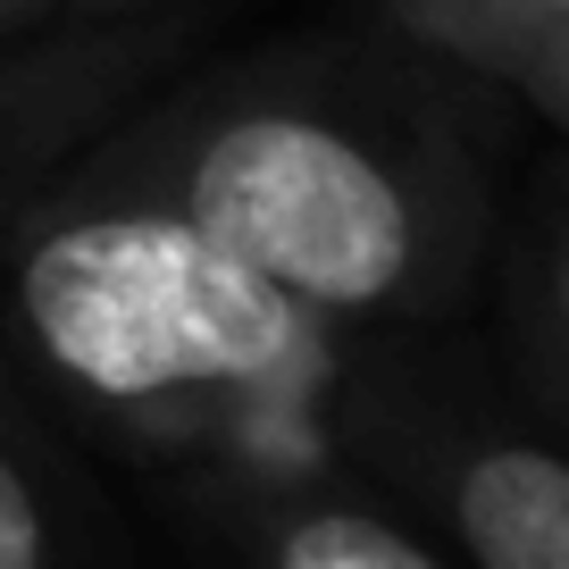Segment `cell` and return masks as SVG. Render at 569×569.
<instances>
[{"instance_id": "obj_5", "label": "cell", "mask_w": 569, "mask_h": 569, "mask_svg": "<svg viewBox=\"0 0 569 569\" xmlns=\"http://www.w3.org/2000/svg\"><path fill=\"white\" fill-rule=\"evenodd\" d=\"M201 9H134V18H59L26 42H0V218L18 210L68 151H84L126 101L193 59Z\"/></svg>"}, {"instance_id": "obj_7", "label": "cell", "mask_w": 569, "mask_h": 569, "mask_svg": "<svg viewBox=\"0 0 569 569\" xmlns=\"http://www.w3.org/2000/svg\"><path fill=\"white\" fill-rule=\"evenodd\" d=\"M402 34L436 42L445 59L495 76L502 92L569 34V0H377Z\"/></svg>"}, {"instance_id": "obj_4", "label": "cell", "mask_w": 569, "mask_h": 569, "mask_svg": "<svg viewBox=\"0 0 569 569\" xmlns=\"http://www.w3.org/2000/svg\"><path fill=\"white\" fill-rule=\"evenodd\" d=\"M201 552L260 569H445V545L343 445L277 461H201L151 478Z\"/></svg>"}, {"instance_id": "obj_3", "label": "cell", "mask_w": 569, "mask_h": 569, "mask_svg": "<svg viewBox=\"0 0 569 569\" xmlns=\"http://www.w3.org/2000/svg\"><path fill=\"white\" fill-rule=\"evenodd\" d=\"M327 427L445 545V561L569 569V445L552 427H519L486 393L445 386L402 343H377V327L343 343Z\"/></svg>"}, {"instance_id": "obj_6", "label": "cell", "mask_w": 569, "mask_h": 569, "mask_svg": "<svg viewBox=\"0 0 569 569\" xmlns=\"http://www.w3.org/2000/svg\"><path fill=\"white\" fill-rule=\"evenodd\" d=\"M495 293H502V352L511 386L569 445V160H552L528 184L519 218L495 227Z\"/></svg>"}, {"instance_id": "obj_10", "label": "cell", "mask_w": 569, "mask_h": 569, "mask_svg": "<svg viewBox=\"0 0 569 569\" xmlns=\"http://www.w3.org/2000/svg\"><path fill=\"white\" fill-rule=\"evenodd\" d=\"M59 18H68V0H0V42H26Z\"/></svg>"}, {"instance_id": "obj_2", "label": "cell", "mask_w": 569, "mask_h": 569, "mask_svg": "<svg viewBox=\"0 0 569 569\" xmlns=\"http://www.w3.org/2000/svg\"><path fill=\"white\" fill-rule=\"evenodd\" d=\"M0 319L34 386L142 478L327 452L352 327L134 193L42 177L0 218Z\"/></svg>"}, {"instance_id": "obj_9", "label": "cell", "mask_w": 569, "mask_h": 569, "mask_svg": "<svg viewBox=\"0 0 569 569\" xmlns=\"http://www.w3.org/2000/svg\"><path fill=\"white\" fill-rule=\"evenodd\" d=\"M511 101H519V109H536V118H552V126L569 134V34H561V42H552V51L511 84Z\"/></svg>"}, {"instance_id": "obj_1", "label": "cell", "mask_w": 569, "mask_h": 569, "mask_svg": "<svg viewBox=\"0 0 569 569\" xmlns=\"http://www.w3.org/2000/svg\"><path fill=\"white\" fill-rule=\"evenodd\" d=\"M511 92L402 26L168 68L59 177L210 227L336 327H436L486 284Z\"/></svg>"}, {"instance_id": "obj_8", "label": "cell", "mask_w": 569, "mask_h": 569, "mask_svg": "<svg viewBox=\"0 0 569 569\" xmlns=\"http://www.w3.org/2000/svg\"><path fill=\"white\" fill-rule=\"evenodd\" d=\"M68 552V519H59V486L0 436V569H42Z\"/></svg>"}, {"instance_id": "obj_11", "label": "cell", "mask_w": 569, "mask_h": 569, "mask_svg": "<svg viewBox=\"0 0 569 569\" xmlns=\"http://www.w3.org/2000/svg\"><path fill=\"white\" fill-rule=\"evenodd\" d=\"M134 9H177V0H68V18H134Z\"/></svg>"}]
</instances>
